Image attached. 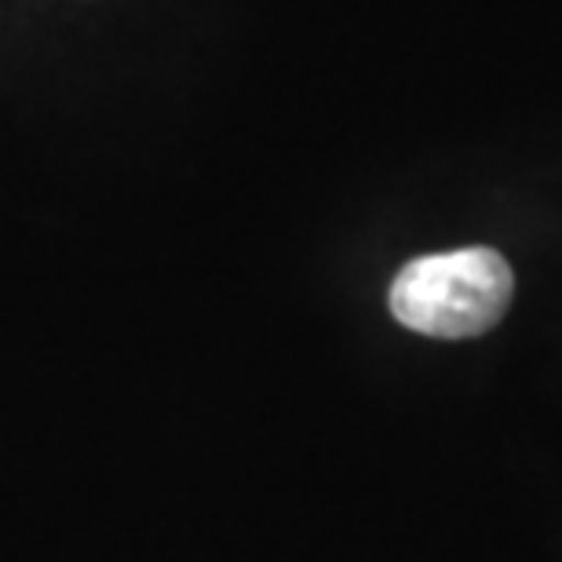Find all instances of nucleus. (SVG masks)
<instances>
[{"label":"nucleus","mask_w":562,"mask_h":562,"mask_svg":"<svg viewBox=\"0 0 562 562\" xmlns=\"http://www.w3.org/2000/svg\"><path fill=\"white\" fill-rule=\"evenodd\" d=\"M515 274L497 249H453L409 260L391 281V314L413 333L468 340L490 333L512 307Z\"/></svg>","instance_id":"f257e3e1"}]
</instances>
